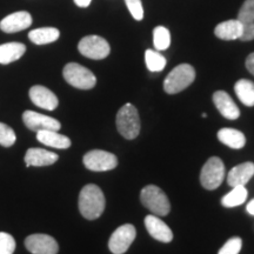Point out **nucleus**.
<instances>
[{
    "mask_svg": "<svg viewBox=\"0 0 254 254\" xmlns=\"http://www.w3.org/2000/svg\"><path fill=\"white\" fill-rule=\"evenodd\" d=\"M105 205V195L99 186L88 184L82 187L79 194V211L85 219L94 220L99 218L104 213Z\"/></svg>",
    "mask_w": 254,
    "mask_h": 254,
    "instance_id": "obj_1",
    "label": "nucleus"
},
{
    "mask_svg": "<svg viewBox=\"0 0 254 254\" xmlns=\"http://www.w3.org/2000/svg\"><path fill=\"white\" fill-rule=\"evenodd\" d=\"M195 69L189 64H182L167 74L164 81V90L168 94H177L186 90L194 81Z\"/></svg>",
    "mask_w": 254,
    "mask_h": 254,
    "instance_id": "obj_2",
    "label": "nucleus"
},
{
    "mask_svg": "<svg viewBox=\"0 0 254 254\" xmlns=\"http://www.w3.org/2000/svg\"><path fill=\"white\" fill-rule=\"evenodd\" d=\"M140 118L132 104H125L117 114V128L125 139L132 140L140 133Z\"/></svg>",
    "mask_w": 254,
    "mask_h": 254,
    "instance_id": "obj_3",
    "label": "nucleus"
},
{
    "mask_svg": "<svg viewBox=\"0 0 254 254\" xmlns=\"http://www.w3.org/2000/svg\"><path fill=\"white\" fill-rule=\"evenodd\" d=\"M141 204L158 217H165L170 213L171 204L167 195L161 189L155 185H148L141 190Z\"/></svg>",
    "mask_w": 254,
    "mask_h": 254,
    "instance_id": "obj_4",
    "label": "nucleus"
},
{
    "mask_svg": "<svg viewBox=\"0 0 254 254\" xmlns=\"http://www.w3.org/2000/svg\"><path fill=\"white\" fill-rule=\"evenodd\" d=\"M63 75L71 86L79 90H91L97 84V78L93 73L77 63L67 64L64 67Z\"/></svg>",
    "mask_w": 254,
    "mask_h": 254,
    "instance_id": "obj_5",
    "label": "nucleus"
},
{
    "mask_svg": "<svg viewBox=\"0 0 254 254\" xmlns=\"http://www.w3.org/2000/svg\"><path fill=\"white\" fill-rule=\"evenodd\" d=\"M225 178V165L218 157L209 158L202 167L200 173V183L204 189L213 190L218 189L224 182Z\"/></svg>",
    "mask_w": 254,
    "mask_h": 254,
    "instance_id": "obj_6",
    "label": "nucleus"
},
{
    "mask_svg": "<svg viewBox=\"0 0 254 254\" xmlns=\"http://www.w3.org/2000/svg\"><path fill=\"white\" fill-rule=\"evenodd\" d=\"M78 50L86 58L101 60L109 57L111 52L110 44L99 36H87L79 41Z\"/></svg>",
    "mask_w": 254,
    "mask_h": 254,
    "instance_id": "obj_7",
    "label": "nucleus"
},
{
    "mask_svg": "<svg viewBox=\"0 0 254 254\" xmlns=\"http://www.w3.org/2000/svg\"><path fill=\"white\" fill-rule=\"evenodd\" d=\"M85 167L93 172H106L118 166V158L110 152L93 150L84 155Z\"/></svg>",
    "mask_w": 254,
    "mask_h": 254,
    "instance_id": "obj_8",
    "label": "nucleus"
},
{
    "mask_svg": "<svg viewBox=\"0 0 254 254\" xmlns=\"http://www.w3.org/2000/svg\"><path fill=\"white\" fill-rule=\"evenodd\" d=\"M136 236L135 227L125 224L113 232L109 241V249L113 254H124L134 241Z\"/></svg>",
    "mask_w": 254,
    "mask_h": 254,
    "instance_id": "obj_9",
    "label": "nucleus"
},
{
    "mask_svg": "<svg viewBox=\"0 0 254 254\" xmlns=\"http://www.w3.org/2000/svg\"><path fill=\"white\" fill-rule=\"evenodd\" d=\"M23 122L27 128L33 132L39 131H59L62 124L52 117L45 116L34 111H25L23 113Z\"/></svg>",
    "mask_w": 254,
    "mask_h": 254,
    "instance_id": "obj_10",
    "label": "nucleus"
},
{
    "mask_svg": "<svg viewBox=\"0 0 254 254\" xmlns=\"http://www.w3.org/2000/svg\"><path fill=\"white\" fill-rule=\"evenodd\" d=\"M25 247L32 254H57L59 245L53 237L47 234H32L25 239Z\"/></svg>",
    "mask_w": 254,
    "mask_h": 254,
    "instance_id": "obj_11",
    "label": "nucleus"
},
{
    "mask_svg": "<svg viewBox=\"0 0 254 254\" xmlns=\"http://www.w3.org/2000/svg\"><path fill=\"white\" fill-rule=\"evenodd\" d=\"M30 98L36 106L47 111H55L59 105L57 95L52 91L41 85H34L30 90Z\"/></svg>",
    "mask_w": 254,
    "mask_h": 254,
    "instance_id": "obj_12",
    "label": "nucleus"
},
{
    "mask_svg": "<svg viewBox=\"0 0 254 254\" xmlns=\"http://www.w3.org/2000/svg\"><path fill=\"white\" fill-rule=\"evenodd\" d=\"M32 25V15L26 11H19L6 15L0 21V30L5 33H15L24 31Z\"/></svg>",
    "mask_w": 254,
    "mask_h": 254,
    "instance_id": "obj_13",
    "label": "nucleus"
},
{
    "mask_svg": "<svg viewBox=\"0 0 254 254\" xmlns=\"http://www.w3.org/2000/svg\"><path fill=\"white\" fill-rule=\"evenodd\" d=\"M238 20L243 26L240 40L251 41L254 39V0H245L238 13Z\"/></svg>",
    "mask_w": 254,
    "mask_h": 254,
    "instance_id": "obj_14",
    "label": "nucleus"
},
{
    "mask_svg": "<svg viewBox=\"0 0 254 254\" xmlns=\"http://www.w3.org/2000/svg\"><path fill=\"white\" fill-rule=\"evenodd\" d=\"M145 226L148 233L155 240L161 243H171L173 240V232L158 215L150 214L145 218Z\"/></svg>",
    "mask_w": 254,
    "mask_h": 254,
    "instance_id": "obj_15",
    "label": "nucleus"
},
{
    "mask_svg": "<svg viewBox=\"0 0 254 254\" xmlns=\"http://www.w3.org/2000/svg\"><path fill=\"white\" fill-rule=\"evenodd\" d=\"M213 103L217 110L226 119L236 120L239 118L240 110L238 109L237 104L234 103L231 95L225 91H217L213 94Z\"/></svg>",
    "mask_w": 254,
    "mask_h": 254,
    "instance_id": "obj_16",
    "label": "nucleus"
},
{
    "mask_svg": "<svg viewBox=\"0 0 254 254\" xmlns=\"http://www.w3.org/2000/svg\"><path fill=\"white\" fill-rule=\"evenodd\" d=\"M58 154L53 153L43 148H30L25 154V164L27 167L30 166H50L58 161Z\"/></svg>",
    "mask_w": 254,
    "mask_h": 254,
    "instance_id": "obj_17",
    "label": "nucleus"
},
{
    "mask_svg": "<svg viewBox=\"0 0 254 254\" xmlns=\"http://www.w3.org/2000/svg\"><path fill=\"white\" fill-rule=\"evenodd\" d=\"M254 176V164L251 161L243 163L233 167L228 172L227 184L228 186H245L250 182L251 178Z\"/></svg>",
    "mask_w": 254,
    "mask_h": 254,
    "instance_id": "obj_18",
    "label": "nucleus"
},
{
    "mask_svg": "<svg viewBox=\"0 0 254 254\" xmlns=\"http://www.w3.org/2000/svg\"><path fill=\"white\" fill-rule=\"evenodd\" d=\"M215 37L221 40H237L243 36V26L238 19L222 21L214 28Z\"/></svg>",
    "mask_w": 254,
    "mask_h": 254,
    "instance_id": "obj_19",
    "label": "nucleus"
},
{
    "mask_svg": "<svg viewBox=\"0 0 254 254\" xmlns=\"http://www.w3.org/2000/svg\"><path fill=\"white\" fill-rule=\"evenodd\" d=\"M37 139L41 144L59 150H66L71 146V140L66 135L60 134L58 131H39L37 132Z\"/></svg>",
    "mask_w": 254,
    "mask_h": 254,
    "instance_id": "obj_20",
    "label": "nucleus"
},
{
    "mask_svg": "<svg viewBox=\"0 0 254 254\" xmlns=\"http://www.w3.org/2000/svg\"><path fill=\"white\" fill-rule=\"evenodd\" d=\"M26 46L21 43H6L0 45V64L7 65L17 62L25 55Z\"/></svg>",
    "mask_w": 254,
    "mask_h": 254,
    "instance_id": "obj_21",
    "label": "nucleus"
},
{
    "mask_svg": "<svg viewBox=\"0 0 254 254\" xmlns=\"http://www.w3.org/2000/svg\"><path fill=\"white\" fill-rule=\"evenodd\" d=\"M60 32L56 27H40L32 30L28 33V38L36 45H46V44L55 43L59 39Z\"/></svg>",
    "mask_w": 254,
    "mask_h": 254,
    "instance_id": "obj_22",
    "label": "nucleus"
},
{
    "mask_svg": "<svg viewBox=\"0 0 254 254\" xmlns=\"http://www.w3.org/2000/svg\"><path fill=\"white\" fill-rule=\"evenodd\" d=\"M218 139L222 144L234 150H240L246 144V138L243 132L234 128H221L218 132Z\"/></svg>",
    "mask_w": 254,
    "mask_h": 254,
    "instance_id": "obj_23",
    "label": "nucleus"
},
{
    "mask_svg": "<svg viewBox=\"0 0 254 254\" xmlns=\"http://www.w3.org/2000/svg\"><path fill=\"white\" fill-rule=\"evenodd\" d=\"M237 97L245 106H254V82L247 79H240L234 85Z\"/></svg>",
    "mask_w": 254,
    "mask_h": 254,
    "instance_id": "obj_24",
    "label": "nucleus"
},
{
    "mask_svg": "<svg viewBox=\"0 0 254 254\" xmlns=\"http://www.w3.org/2000/svg\"><path fill=\"white\" fill-rule=\"evenodd\" d=\"M247 190L245 186H236L230 193H227L224 198L221 199V204L224 207L231 208L237 207V206L243 205L247 199Z\"/></svg>",
    "mask_w": 254,
    "mask_h": 254,
    "instance_id": "obj_25",
    "label": "nucleus"
},
{
    "mask_svg": "<svg viewBox=\"0 0 254 254\" xmlns=\"http://www.w3.org/2000/svg\"><path fill=\"white\" fill-rule=\"evenodd\" d=\"M145 63L151 72H160L166 66V58L158 51L147 50L145 52Z\"/></svg>",
    "mask_w": 254,
    "mask_h": 254,
    "instance_id": "obj_26",
    "label": "nucleus"
},
{
    "mask_svg": "<svg viewBox=\"0 0 254 254\" xmlns=\"http://www.w3.org/2000/svg\"><path fill=\"white\" fill-rule=\"evenodd\" d=\"M153 45L157 51H165L171 45V33L165 26H157L153 31Z\"/></svg>",
    "mask_w": 254,
    "mask_h": 254,
    "instance_id": "obj_27",
    "label": "nucleus"
},
{
    "mask_svg": "<svg viewBox=\"0 0 254 254\" xmlns=\"http://www.w3.org/2000/svg\"><path fill=\"white\" fill-rule=\"evenodd\" d=\"M17 140V135L13 129L4 123H0V145L4 147H11Z\"/></svg>",
    "mask_w": 254,
    "mask_h": 254,
    "instance_id": "obj_28",
    "label": "nucleus"
},
{
    "mask_svg": "<svg viewBox=\"0 0 254 254\" xmlns=\"http://www.w3.org/2000/svg\"><path fill=\"white\" fill-rule=\"evenodd\" d=\"M14 250V238L5 232H0V254H13Z\"/></svg>",
    "mask_w": 254,
    "mask_h": 254,
    "instance_id": "obj_29",
    "label": "nucleus"
},
{
    "mask_svg": "<svg viewBox=\"0 0 254 254\" xmlns=\"http://www.w3.org/2000/svg\"><path fill=\"white\" fill-rule=\"evenodd\" d=\"M243 246V240L239 237L231 238L224 246L219 250L218 254H239Z\"/></svg>",
    "mask_w": 254,
    "mask_h": 254,
    "instance_id": "obj_30",
    "label": "nucleus"
},
{
    "mask_svg": "<svg viewBox=\"0 0 254 254\" xmlns=\"http://www.w3.org/2000/svg\"><path fill=\"white\" fill-rule=\"evenodd\" d=\"M125 4L135 20L139 21L144 18V7H142L141 0H125Z\"/></svg>",
    "mask_w": 254,
    "mask_h": 254,
    "instance_id": "obj_31",
    "label": "nucleus"
},
{
    "mask_svg": "<svg viewBox=\"0 0 254 254\" xmlns=\"http://www.w3.org/2000/svg\"><path fill=\"white\" fill-rule=\"evenodd\" d=\"M246 68L249 69L251 74L254 75V52L247 57L246 59Z\"/></svg>",
    "mask_w": 254,
    "mask_h": 254,
    "instance_id": "obj_32",
    "label": "nucleus"
},
{
    "mask_svg": "<svg viewBox=\"0 0 254 254\" xmlns=\"http://www.w3.org/2000/svg\"><path fill=\"white\" fill-rule=\"evenodd\" d=\"M75 5L79 6V7L81 8H85V7H88V6L91 5L92 0H74Z\"/></svg>",
    "mask_w": 254,
    "mask_h": 254,
    "instance_id": "obj_33",
    "label": "nucleus"
},
{
    "mask_svg": "<svg viewBox=\"0 0 254 254\" xmlns=\"http://www.w3.org/2000/svg\"><path fill=\"white\" fill-rule=\"evenodd\" d=\"M246 209H247V212H249L251 215H254V199L251 200L249 204H247Z\"/></svg>",
    "mask_w": 254,
    "mask_h": 254,
    "instance_id": "obj_34",
    "label": "nucleus"
}]
</instances>
